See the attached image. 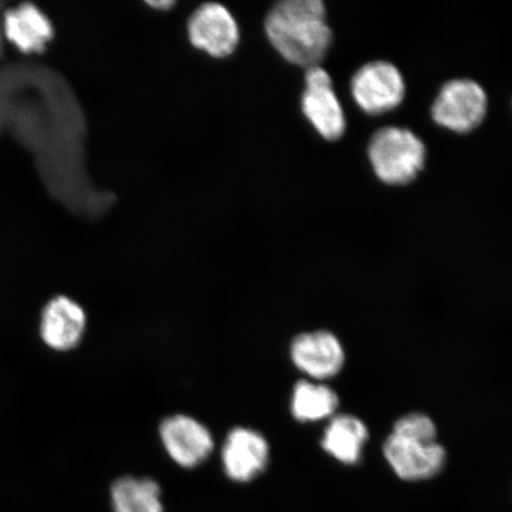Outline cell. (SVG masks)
Masks as SVG:
<instances>
[{
	"mask_svg": "<svg viewBox=\"0 0 512 512\" xmlns=\"http://www.w3.org/2000/svg\"><path fill=\"white\" fill-rule=\"evenodd\" d=\"M266 34L286 61L307 69L318 66L332 43L320 0H285L275 5L266 19Z\"/></svg>",
	"mask_w": 512,
	"mask_h": 512,
	"instance_id": "1",
	"label": "cell"
},
{
	"mask_svg": "<svg viewBox=\"0 0 512 512\" xmlns=\"http://www.w3.org/2000/svg\"><path fill=\"white\" fill-rule=\"evenodd\" d=\"M437 426L430 416L411 413L395 422L383 445L384 458L395 475L406 482L431 479L443 471L446 451L437 441Z\"/></svg>",
	"mask_w": 512,
	"mask_h": 512,
	"instance_id": "2",
	"label": "cell"
},
{
	"mask_svg": "<svg viewBox=\"0 0 512 512\" xmlns=\"http://www.w3.org/2000/svg\"><path fill=\"white\" fill-rule=\"evenodd\" d=\"M369 158L377 177L390 185L412 182L424 168L426 147L406 128L386 127L369 144Z\"/></svg>",
	"mask_w": 512,
	"mask_h": 512,
	"instance_id": "3",
	"label": "cell"
},
{
	"mask_svg": "<svg viewBox=\"0 0 512 512\" xmlns=\"http://www.w3.org/2000/svg\"><path fill=\"white\" fill-rule=\"evenodd\" d=\"M488 110L484 89L472 80H453L441 88L432 107V117L448 130L467 133L482 124Z\"/></svg>",
	"mask_w": 512,
	"mask_h": 512,
	"instance_id": "4",
	"label": "cell"
},
{
	"mask_svg": "<svg viewBox=\"0 0 512 512\" xmlns=\"http://www.w3.org/2000/svg\"><path fill=\"white\" fill-rule=\"evenodd\" d=\"M357 105L368 114H383L398 107L405 98L406 86L394 64L375 61L364 64L351 81Z\"/></svg>",
	"mask_w": 512,
	"mask_h": 512,
	"instance_id": "5",
	"label": "cell"
},
{
	"mask_svg": "<svg viewBox=\"0 0 512 512\" xmlns=\"http://www.w3.org/2000/svg\"><path fill=\"white\" fill-rule=\"evenodd\" d=\"M302 107L317 132L326 140H337L345 132L341 102L332 87L331 76L319 66L307 69Z\"/></svg>",
	"mask_w": 512,
	"mask_h": 512,
	"instance_id": "6",
	"label": "cell"
},
{
	"mask_svg": "<svg viewBox=\"0 0 512 512\" xmlns=\"http://www.w3.org/2000/svg\"><path fill=\"white\" fill-rule=\"evenodd\" d=\"M192 46L216 59L232 55L238 48V23L227 8L217 3L203 4L189 19Z\"/></svg>",
	"mask_w": 512,
	"mask_h": 512,
	"instance_id": "7",
	"label": "cell"
},
{
	"mask_svg": "<svg viewBox=\"0 0 512 512\" xmlns=\"http://www.w3.org/2000/svg\"><path fill=\"white\" fill-rule=\"evenodd\" d=\"M160 439L174 462L185 469L201 465L214 450L213 435L200 421L178 414L160 425Z\"/></svg>",
	"mask_w": 512,
	"mask_h": 512,
	"instance_id": "8",
	"label": "cell"
},
{
	"mask_svg": "<svg viewBox=\"0 0 512 512\" xmlns=\"http://www.w3.org/2000/svg\"><path fill=\"white\" fill-rule=\"evenodd\" d=\"M291 358L300 371L313 380L331 379L341 373L345 362L344 349L330 331L305 332L293 339Z\"/></svg>",
	"mask_w": 512,
	"mask_h": 512,
	"instance_id": "9",
	"label": "cell"
},
{
	"mask_svg": "<svg viewBox=\"0 0 512 512\" xmlns=\"http://www.w3.org/2000/svg\"><path fill=\"white\" fill-rule=\"evenodd\" d=\"M270 446L264 435L251 428H234L222 450L224 473L235 483H249L266 470Z\"/></svg>",
	"mask_w": 512,
	"mask_h": 512,
	"instance_id": "10",
	"label": "cell"
},
{
	"mask_svg": "<svg viewBox=\"0 0 512 512\" xmlns=\"http://www.w3.org/2000/svg\"><path fill=\"white\" fill-rule=\"evenodd\" d=\"M87 326L85 310L66 296L55 297L44 307L40 335L44 344L55 351L78 347Z\"/></svg>",
	"mask_w": 512,
	"mask_h": 512,
	"instance_id": "11",
	"label": "cell"
},
{
	"mask_svg": "<svg viewBox=\"0 0 512 512\" xmlns=\"http://www.w3.org/2000/svg\"><path fill=\"white\" fill-rule=\"evenodd\" d=\"M6 38L25 54L41 53L53 38V25L35 5L25 3L6 11Z\"/></svg>",
	"mask_w": 512,
	"mask_h": 512,
	"instance_id": "12",
	"label": "cell"
},
{
	"mask_svg": "<svg viewBox=\"0 0 512 512\" xmlns=\"http://www.w3.org/2000/svg\"><path fill=\"white\" fill-rule=\"evenodd\" d=\"M369 432L354 415H337L324 432L322 447L326 453L345 465L360 463Z\"/></svg>",
	"mask_w": 512,
	"mask_h": 512,
	"instance_id": "13",
	"label": "cell"
},
{
	"mask_svg": "<svg viewBox=\"0 0 512 512\" xmlns=\"http://www.w3.org/2000/svg\"><path fill=\"white\" fill-rule=\"evenodd\" d=\"M113 512H164L163 494L156 480L121 477L112 485Z\"/></svg>",
	"mask_w": 512,
	"mask_h": 512,
	"instance_id": "14",
	"label": "cell"
},
{
	"mask_svg": "<svg viewBox=\"0 0 512 512\" xmlns=\"http://www.w3.org/2000/svg\"><path fill=\"white\" fill-rule=\"evenodd\" d=\"M338 406V395L325 384L303 380L293 389L291 411L300 422L330 418L336 413Z\"/></svg>",
	"mask_w": 512,
	"mask_h": 512,
	"instance_id": "15",
	"label": "cell"
},
{
	"mask_svg": "<svg viewBox=\"0 0 512 512\" xmlns=\"http://www.w3.org/2000/svg\"><path fill=\"white\" fill-rule=\"evenodd\" d=\"M147 5L151 6V8L158 11H169L174 8L175 2H170V0H158V2H147Z\"/></svg>",
	"mask_w": 512,
	"mask_h": 512,
	"instance_id": "16",
	"label": "cell"
}]
</instances>
